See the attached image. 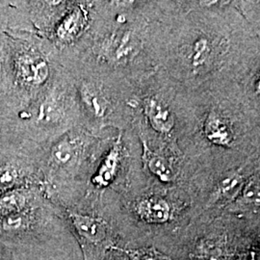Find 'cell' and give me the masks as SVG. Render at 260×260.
I'll return each instance as SVG.
<instances>
[{"label":"cell","mask_w":260,"mask_h":260,"mask_svg":"<svg viewBox=\"0 0 260 260\" xmlns=\"http://www.w3.org/2000/svg\"><path fill=\"white\" fill-rule=\"evenodd\" d=\"M82 99L87 107L96 117H103L107 109V102L103 94L96 93L89 87H85L82 89Z\"/></svg>","instance_id":"obj_9"},{"label":"cell","mask_w":260,"mask_h":260,"mask_svg":"<svg viewBox=\"0 0 260 260\" xmlns=\"http://www.w3.org/2000/svg\"><path fill=\"white\" fill-rule=\"evenodd\" d=\"M212 47L206 38H200L196 41L191 51V63L194 68L205 66L210 59Z\"/></svg>","instance_id":"obj_8"},{"label":"cell","mask_w":260,"mask_h":260,"mask_svg":"<svg viewBox=\"0 0 260 260\" xmlns=\"http://www.w3.org/2000/svg\"><path fill=\"white\" fill-rule=\"evenodd\" d=\"M144 160L152 173L163 182H171L175 178V172L167 159L152 152L144 143Z\"/></svg>","instance_id":"obj_6"},{"label":"cell","mask_w":260,"mask_h":260,"mask_svg":"<svg viewBox=\"0 0 260 260\" xmlns=\"http://www.w3.org/2000/svg\"><path fill=\"white\" fill-rule=\"evenodd\" d=\"M135 48V41L132 34L126 33L124 34L117 47L116 50V59H123L131 54Z\"/></svg>","instance_id":"obj_12"},{"label":"cell","mask_w":260,"mask_h":260,"mask_svg":"<svg viewBox=\"0 0 260 260\" xmlns=\"http://www.w3.org/2000/svg\"><path fill=\"white\" fill-rule=\"evenodd\" d=\"M144 110L151 126L160 133H169L175 126V119L167 107L154 99L144 102Z\"/></svg>","instance_id":"obj_2"},{"label":"cell","mask_w":260,"mask_h":260,"mask_svg":"<svg viewBox=\"0 0 260 260\" xmlns=\"http://www.w3.org/2000/svg\"><path fill=\"white\" fill-rule=\"evenodd\" d=\"M71 218L77 233L87 241L98 243L104 239L106 230L102 221L76 213L71 214Z\"/></svg>","instance_id":"obj_5"},{"label":"cell","mask_w":260,"mask_h":260,"mask_svg":"<svg viewBox=\"0 0 260 260\" xmlns=\"http://www.w3.org/2000/svg\"><path fill=\"white\" fill-rule=\"evenodd\" d=\"M121 152V139L117 140L115 144L112 146L110 151L104 158L101 167L99 169L96 176L93 177V183L100 187H105L109 185L116 177L118 166L120 162Z\"/></svg>","instance_id":"obj_4"},{"label":"cell","mask_w":260,"mask_h":260,"mask_svg":"<svg viewBox=\"0 0 260 260\" xmlns=\"http://www.w3.org/2000/svg\"><path fill=\"white\" fill-rule=\"evenodd\" d=\"M52 155L58 164L65 165L75 156V147L69 141H61L54 147Z\"/></svg>","instance_id":"obj_11"},{"label":"cell","mask_w":260,"mask_h":260,"mask_svg":"<svg viewBox=\"0 0 260 260\" xmlns=\"http://www.w3.org/2000/svg\"><path fill=\"white\" fill-rule=\"evenodd\" d=\"M115 260H126V259H124V258H118V259H115Z\"/></svg>","instance_id":"obj_18"},{"label":"cell","mask_w":260,"mask_h":260,"mask_svg":"<svg viewBox=\"0 0 260 260\" xmlns=\"http://www.w3.org/2000/svg\"><path fill=\"white\" fill-rule=\"evenodd\" d=\"M197 260H219V258L213 254H207V255H204V256L203 255L200 256L199 258H197Z\"/></svg>","instance_id":"obj_17"},{"label":"cell","mask_w":260,"mask_h":260,"mask_svg":"<svg viewBox=\"0 0 260 260\" xmlns=\"http://www.w3.org/2000/svg\"><path fill=\"white\" fill-rule=\"evenodd\" d=\"M2 204L4 206H6L7 208H10V209H15V208L17 209L23 204V201H22V198L20 196L13 194V195L6 196L3 199Z\"/></svg>","instance_id":"obj_15"},{"label":"cell","mask_w":260,"mask_h":260,"mask_svg":"<svg viewBox=\"0 0 260 260\" xmlns=\"http://www.w3.org/2000/svg\"><path fill=\"white\" fill-rule=\"evenodd\" d=\"M21 223V219L18 216H11L5 221V228L6 230H16Z\"/></svg>","instance_id":"obj_16"},{"label":"cell","mask_w":260,"mask_h":260,"mask_svg":"<svg viewBox=\"0 0 260 260\" xmlns=\"http://www.w3.org/2000/svg\"><path fill=\"white\" fill-rule=\"evenodd\" d=\"M17 177L18 173L14 169H0V187H6L13 184L17 179Z\"/></svg>","instance_id":"obj_13"},{"label":"cell","mask_w":260,"mask_h":260,"mask_svg":"<svg viewBox=\"0 0 260 260\" xmlns=\"http://www.w3.org/2000/svg\"><path fill=\"white\" fill-rule=\"evenodd\" d=\"M20 71L23 79L32 84H41L48 76V65L42 58H24L20 64Z\"/></svg>","instance_id":"obj_7"},{"label":"cell","mask_w":260,"mask_h":260,"mask_svg":"<svg viewBox=\"0 0 260 260\" xmlns=\"http://www.w3.org/2000/svg\"><path fill=\"white\" fill-rule=\"evenodd\" d=\"M244 198L253 203H259V186L256 182H251L244 188Z\"/></svg>","instance_id":"obj_14"},{"label":"cell","mask_w":260,"mask_h":260,"mask_svg":"<svg viewBox=\"0 0 260 260\" xmlns=\"http://www.w3.org/2000/svg\"><path fill=\"white\" fill-rule=\"evenodd\" d=\"M140 218L148 223H166L171 218V207L159 197H150L141 201L137 205Z\"/></svg>","instance_id":"obj_1"},{"label":"cell","mask_w":260,"mask_h":260,"mask_svg":"<svg viewBox=\"0 0 260 260\" xmlns=\"http://www.w3.org/2000/svg\"><path fill=\"white\" fill-rule=\"evenodd\" d=\"M0 75H1V65H0Z\"/></svg>","instance_id":"obj_19"},{"label":"cell","mask_w":260,"mask_h":260,"mask_svg":"<svg viewBox=\"0 0 260 260\" xmlns=\"http://www.w3.org/2000/svg\"><path fill=\"white\" fill-rule=\"evenodd\" d=\"M243 178L238 174H233L223 178L220 183V192L225 198H233L240 191Z\"/></svg>","instance_id":"obj_10"},{"label":"cell","mask_w":260,"mask_h":260,"mask_svg":"<svg viewBox=\"0 0 260 260\" xmlns=\"http://www.w3.org/2000/svg\"><path fill=\"white\" fill-rule=\"evenodd\" d=\"M205 133L207 139L218 146L230 147L233 144L234 137L229 122L214 112L205 121Z\"/></svg>","instance_id":"obj_3"}]
</instances>
